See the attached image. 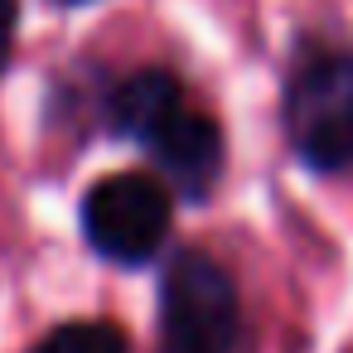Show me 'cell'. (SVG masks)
<instances>
[{
  "label": "cell",
  "mask_w": 353,
  "mask_h": 353,
  "mask_svg": "<svg viewBox=\"0 0 353 353\" xmlns=\"http://www.w3.org/2000/svg\"><path fill=\"white\" fill-rule=\"evenodd\" d=\"M281 131L310 174L353 170V54L300 39L281 78Z\"/></svg>",
  "instance_id": "6da1fadb"
},
{
  "label": "cell",
  "mask_w": 353,
  "mask_h": 353,
  "mask_svg": "<svg viewBox=\"0 0 353 353\" xmlns=\"http://www.w3.org/2000/svg\"><path fill=\"white\" fill-rule=\"evenodd\" d=\"M155 334L160 353H237L242 295L232 271L199 247H174L155 285Z\"/></svg>",
  "instance_id": "7a4b0ae2"
},
{
  "label": "cell",
  "mask_w": 353,
  "mask_h": 353,
  "mask_svg": "<svg viewBox=\"0 0 353 353\" xmlns=\"http://www.w3.org/2000/svg\"><path fill=\"white\" fill-rule=\"evenodd\" d=\"M78 232L83 247L107 266H150L174 232V194L160 174L145 170L102 174L78 199Z\"/></svg>",
  "instance_id": "3957f363"
},
{
  "label": "cell",
  "mask_w": 353,
  "mask_h": 353,
  "mask_svg": "<svg viewBox=\"0 0 353 353\" xmlns=\"http://www.w3.org/2000/svg\"><path fill=\"white\" fill-rule=\"evenodd\" d=\"M141 150L155 165V174L165 179V189L174 194V203H208L228 170V141H223L218 117H208L189 102Z\"/></svg>",
  "instance_id": "277c9868"
},
{
  "label": "cell",
  "mask_w": 353,
  "mask_h": 353,
  "mask_svg": "<svg viewBox=\"0 0 353 353\" xmlns=\"http://www.w3.org/2000/svg\"><path fill=\"white\" fill-rule=\"evenodd\" d=\"M184 102H189V92H184L179 73L150 63V68H136V73H126V78H117L107 88V97H102V126L117 141H126V145L141 150Z\"/></svg>",
  "instance_id": "5b68a950"
},
{
  "label": "cell",
  "mask_w": 353,
  "mask_h": 353,
  "mask_svg": "<svg viewBox=\"0 0 353 353\" xmlns=\"http://www.w3.org/2000/svg\"><path fill=\"white\" fill-rule=\"evenodd\" d=\"M30 353H131V339L112 319H63Z\"/></svg>",
  "instance_id": "8992f818"
},
{
  "label": "cell",
  "mask_w": 353,
  "mask_h": 353,
  "mask_svg": "<svg viewBox=\"0 0 353 353\" xmlns=\"http://www.w3.org/2000/svg\"><path fill=\"white\" fill-rule=\"evenodd\" d=\"M15 39H20V0H0V78L15 63Z\"/></svg>",
  "instance_id": "52a82bcc"
},
{
  "label": "cell",
  "mask_w": 353,
  "mask_h": 353,
  "mask_svg": "<svg viewBox=\"0 0 353 353\" xmlns=\"http://www.w3.org/2000/svg\"><path fill=\"white\" fill-rule=\"evenodd\" d=\"M54 10H83V6H97V0H49Z\"/></svg>",
  "instance_id": "ba28073f"
}]
</instances>
